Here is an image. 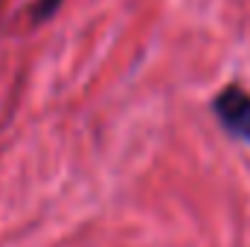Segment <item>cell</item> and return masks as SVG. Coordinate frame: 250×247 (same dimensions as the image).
<instances>
[{
	"instance_id": "obj_1",
	"label": "cell",
	"mask_w": 250,
	"mask_h": 247,
	"mask_svg": "<svg viewBox=\"0 0 250 247\" xmlns=\"http://www.w3.org/2000/svg\"><path fill=\"white\" fill-rule=\"evenodd\" d=\"M212 114L230 137L250 143V93L245 87L227 84L224 90H218L212 99Z\"/></svg>"
},
{
	"instance_id": "obj_2",
	"label": "cell",
	"mask_w": 250,
	"mask_h": 247,
	"mask_svg": "<svg viewBox=\"0 0 250 247\" xmlns=\"http://www.w3.org/2000/svg\"><path fill=\"white\" fill-rule=\"evenodd\" d=\"M59 6H62V0H35V6H32V23L50 21L59 12Z\"/></svg>"
}]
</instances>
